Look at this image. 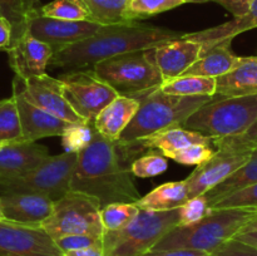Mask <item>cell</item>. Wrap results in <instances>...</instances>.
Segmentation results:
<instances>
[{"mask_svg":"<svg viewBox=\"0 0 257 256\" xmlns=\"http://www.w3.org/2000/svg\"><path fill=\"white\" fill-rule=\"evenodd\" d=\"M145 151L140 141L113 142L95 130L92 142L78 152L70 191L92 196L98 200L100 208L117 202L136 203L142 196L136 186L131 165Z\"/></svg>","mask_w":257,"mask_h":256,"instance_id":"1","label":"cell"},{"mask_svg":"<svg viewBox=\"0 0 257 256\" xmlns=\"http://www.w3.org/2000/svg\"><path fill=\"white\" fill-rule=\"evenodd\" d=\"M183 35L185 33L182 32L137 22L108 25L93 37L54 50L49 65L67 72L90 69L108 58L153 49L171 40L180 39Z\"/></svg>","mask_w":257,"mask_h":256,"instance_id":"2","label":"cell"},{"mask_svg":"<svg viewBox=\"0 0 257 256\" xmlns=\"http://www.w3.org/2000/svg\"><path fill=\"white\" fill-rule=\"evenodd\" d=\"M130 97L136 98L140 107L120 135V143L137 142L167 128L182 127L190 115L211 102L215 95H171L156 87Z\"/></svg>","mask_w":257,"mask_h":256,"instance_id":"3","label":"cell"},{"mask_svg":"<svg viewBox=\"0 0 257 256\" xmlns=\"http://www.w3.org/2000/svg\"><path fill=\"white\" fill-rule=\"evenodd\" d=\"M257 216V208H210L207 215L187 226H176L168 231L150 251L188 248L211 252L231 240Z\"/></svg>","mask_w":257,"mask_h":256,"instance_id":"4","label":"cell"},{"mask_svg":"<svg viewBox=\"0 0 257 256\" xmlns=\"http://www.w3.org/2000/svg\"><path fill=\"white\" fill-rule=\"evenodd\" d=\"M257 93L241 97H218L196 110L183 122L186 130L213 138L247 136L257 140Z\"/></svg>","mask_w":257,"mask_h":256,"instance_id":"5","label":"cell"},{"mask_svg":"<svg viewBox=\"0 0 257 256\" xmlns=\"http://www.w3.org/2000/svg\"><path fill=\"white\" fill-rule=\"evenodd\" d=\"M180 223V208L140 212L122 228L104 231L103 256H140Z\"/></svg>","mask_w":257,"mask_h":256,"instance_id":"6","label":"cell"},{"mask_svg":"<svg viewBox=\"0 0 257 256\" xmlns=\"http://www.w3.org/2000/svg\"><path fill=\"white\" fill-rule=\"evenodd\" d=\"M216 150L212 157L197 166L186 178L188 198L206 193L240 170L255 151L257 140L247 136L213 138Z\"/></svg>","mask_w":257,"mask_h":256,"instance_id":"7","label":"cell"},{"mask_svg":"<svg viewBox=\"0 0 257 256\" xmlns=\"http://www.w3.org/2000/svg\"><path fill=\"white\" fill-rule=\"evenodd\" d=\"M93 72L119 95H133L161 87L163 79L152 57V49L108 58L93 65Z\"/></svg>","mask_w":257,"mask_h":256,"instance_id":"8","label":"cell"},{"mask_svg":"<svg viewBox=\"0 0 257 256\" xmlns=\"http://www.w3.org/2000/svg\"><path fill=\"white\" fill-rule=\"evenodd\" d=\"M77 160L78 153L63 152L50 156L43 165L24 175L0 178V196L33 193L58 201L70 190V180Z\"/></svg>","mask_w":257,"mask_h":256,"instance_id":"9","label":"cell"},{"mask_svg":"<svg viewBox=\"0 0 257 256\" xmlns=\"http://www.w3.org/2000/svg\"><path fill=\"white\" fill-rule=\"evenodd\" d=\"M99 210L100 205L94 197L69 190L62 198L54 201L52 215L42 223V227L53 240L68 235L103 237L104 227Z\"/></svg>","mask_w":257,"mask_h":256,"instance_id":"10","label":"cell"},{"mask_svg":"<svg viewBox=\"0 0 257 256\" xmlns=\"http://www.w3.org/2000/svg\"><path fill=\"white\" fill-rule=\"evenodd\" d=\"M63 84L65 99L84 122H94L100 110L107 107L118 93L95 75L93 69L73 70L58 75Z\"/></svg>","mask_w":257,"mask_h":256,"instance_id":"11","label":"cell"},{"mask_svg":"<svg viewBox=\"0 0 257 256\" xmlns=\"http://www.w3.org/2000/svg\"><path fill=\"white\" fill-rule=\"evenodd\" d=\"M0 256H63L42 226L0 221Z\"/></svg>","mask_w":257,"mask_h":256,"instance_id":"12","label":"cell"},{"mask_svg":"<svg viewBox=\"0 0 257 256\" xmlns=\"http://www.w3.org/2000/svg\"><path fill=\"white\" fill-rule=\"evenodd\" d=\"M13 87L17 88L28 102L60 119L69 123H87L73 110L65 99L63 84L58 78L44 74L22 80L15 77L13 79Z\"/></svg>","mask_w":257,"mask_h":256,"instance_id":"13","label":"cell"},{"mask_svg":"<svg viewBox=\"0 0 257 256\" xmlns=\"http://www.w3.org/2000/svg\"><path fill=\"white\" fill-rule=\"evenodd\" d=\"M105 25L93 22H72L42 15L40 9L28 19L27 32L35 39L47 43L54 50L82 42L104 29Z\"/></svg>","mask_w":257,"mask_h":256,"instance_id":"14","label":"cell"},{"mask_svg":"<svg viewBox=\"0 0 257 256\" xmlns=\"http://www.w3.org/2000/svg\"><path fill=\"white\" fill-rule=\"evenodd\" d=\"M7 53L9 65L15 73V77L27 80L47 74V68L54 49L25 32L22 37L13 40Z\"/></svg>","mask_w":257,"mask_h":256,"instance_id":"15","label":"cell"},{"mask_svg":"<svg viewBox=\"0 0 257 256\" xmlns=\"http://www.w3.org/2000/svg\"><path fill=\"white\" fill-rule=\"evenodd\" d=\"M201 54L202 44L183 37L152 49L153 60L162 75L163 82L182 75L200 59Z\"/></svg>","mask_w":257,"mask_h":256,"instance_id":"16","label":"cell"},{"mask_svg":"<svg viewBox=\"0 0 257 256\" xmlns=\"http://www.w3.org/2000/svg\"><path fill=\"white\" fill-rule=\"evenodd\" d=\"M13 95L19 110L23 141L25 142H37L40 138L62 136L63 132L69 127V122L60 119L28 102L22 93L14 87H13Z\"/></svg>","mask_w":257,"mask_h":256,"instance_id":"17","label":"cell"},{"mask_svg":"<svg viewBox=\"0 0 257 256\" xmlns=\"http://www.w3.org/2000/svg\"><path fill=\"white\" fill-rule=\"evenodd\" d=\"M5 220L22 225L42 226L52 215L54 201L44 195L12 193L0 196Z\"/></svg>","mask_w":257,"mask_h":256,"instance_id":"18","label":"cell"},{"mask_svg":"<svg viewBox=\"0 0 257 256\" xmlns=\"http://www.w3.org/2000/svg\"><path fill=\"white\" fill-rule=\"evenodd\" d=\"M49 157L48 148L37 142L8 143L0 150V178L24 175L39 167Z\"/></svg>","mask_w":257,"mask_h":256,"instance_id":"19","label":"cell"},{"mask_svg":"<svg viewBox=\"0 0 257 256\" xmlns=\"http://www.w3.org/2000/svg\"><path fill=\"white\" fill-rule=\"evenodd\" d=\"M138 107L140 103L136 98L118 95L94 118V128L102 137L115 142L135 117Z\"/></svg>","mask_w":257,"mask_h":256,"instance_id":"20","label":"cell"},{"mask_svg":"<svg viewBox=\"0 0 257 256\" xmlns=\"http://www.w3.org/2000/svg\"><path fill=\"white\" fill-rule=\"evenodd\" d=\"M255 28H257V0H252L246 14L238 18H233L230 22H226L217 27L208 28V29L200 30V32L185 33L183 38L201 43L202 53H205L210 48L226 42V40L232 42L236 35L255 29Z\"/></svg>","mask_w":257,"mask_h":256,"instance_id":"21","label":"cell"},{"mask_svg":"<svg viewBox=\"0 0 257 256\" xmlns=\"http://www.w3.org/2000/svg\"><path fill=\"white\" fill-rule=\"evenodd\" d=\"M257 93V55L243 57L240 64L216 78L218 97H241Z\"/></svg>","mask_w":257,"mask_h":256,"instance_id":"22","label":"cell"},{"mask_svg":"<svg viewBox=\"0 0 257 256\" xmlns=\"http://www.w3.org/2000/svg\"><path fill=\"white\" fill-rule=\"evenodd\" d=\"M242 58L231 50V40H226L202 53L200 59L193 63L183 74L218 78L237 67Z\"/></svg>","mask_w":257,"mask_h":256,"instance_id":"23","label":"cell"},{"mask_svg":"<svg viewBox=\"0 0 257 256\" xmlns=\"http://www.w3.org/2000/svg\"><path fill=\"white\" fill-rule=\"evenodd\" d=\"M146 150H157L163 156L175 151L182 150L191 145H212V140L196 131L183 127H173L163 130L140 141Z\"/></svg>","mask_w":257,"mask_h":256,"instance_id":"24","label":"cell"},{"mask_svg":"<svg viewBox=\"0 0 257 256\" xmlns=\"http://www.w3.org/2000/svg\"><path fill=\"white\" fill-rule=\"evenodd\" d=\"M187 200V183L183 180L160 185L146 196H142L135 205L140 210L170 211L180 208Z\"/></svg>","mask_w":257,"mask_h":256,"instance_id":"25","label":"cell"},{"mask_svg":"<svg viewBox=\"0 0 257 256\" xmlns=\"http://www.w3.org/2000/svg\"><path fill=\"white\" fill-rule=\"evenodd\" d=\"M253 183H257V145L250 160L240 170L236 171L230 177H227L203 195L207 198L208 207H210V205L227 196L228 193L246 187V186L253 185Z\"/></svg>","mask_w":257,"mask_h":256,"instance_id":"26","label":"cell"},{"mask_svg":"<svg viewBox=\"0 0 257 256\" xmlns=\"http://www.w3.org/2000/svg\"><path fill=\"white\" fill-rule=\"evenodd\" d=\"M89 13L90 22L100 25H122L132 23L128 19L131 0H82Z\"/></svg>","mask_w":257,"mask_h":256,"instance_id":"27","label":"cell"},{"mask_svg":"<svg viewBox=\"0 0 257 256\" xmlns=\"http://www.w3.org/2000/svg\"><path fill=\"white\" fill-rule=\"evenodd\" d=\"M162 92L171 95H215L216 78L201 77V75L183 74L173 79L166 80L161 84Z\"/></svg>","mask_w":257,"mask_h":256,"instance_id":"28","label":"cell"},{"mask_svg":"<svg viewBox=\"0 0 257 256\" xmlns=\"http://www.w3.org/2000/svg\"><path fill=\"white\" fill-rule=\"evenodd\" d=\"M39 9L33 7L30 0H0V18H5L12 24V42L27 32L28 19Z\"/></svg>","mask_w":257,"mask_h":256,"instance_id":"29","label":"cell"},{"mask_svg":"<svg viewBox=\"0 0 257 256\" xmlns=\"http://www.w3.org/2000/svg\"><path fill=\"white\" fill-rule=\"evenodd\" d=\"M0 141L7 143L23 141L19 110L13 94L0 100Z\"/></svg>","mask_w":257,"mask_h":256,"instance_id":"30","label":"cell"},{"mask_svg":"<svg viewBox=\"0 0 257 256\" xmlns=\"http://www.w3.org/2000/svg\"><path fill=\"white\" fill-rule=\"evenodd\" d=\"M42 15L53 19L90 22L89 13L82 0H54L40 7Z\"/></svg>","mask_w":257,"mask_h":256,"instance_id":"31","label":"cell"},{"mask_svg":"<svg viewBox=\"0 0 257 256\" xmlns=\"http://www.w3.org/2000/svg\"><path fill=\"white\" fill-rule=\"evenodd\" d=\"M140 208L135 203H110L99 210L100 221L104 231H115L127 225L137 213Z\"/></svg>","mask_w":257,"mask_h":256,"instance_id":"32","label":"cell"},{"mask_svg":"<svg viewBox=\"0 0 257 256\" xmlns=\"http://www.w3.org/2000/svg\"><path fill=\"white\" fill-rule=\"evenodd\" d=\"M95 128L92 123H70L63 132L62 146L64 152L78 153L84 150L94 137Z\"/></svg>","mask_w":257,"mask_h":256,"instance_id":"33","label":"cell"},{"mask_svg":"<svg viewBox=\"0 0 257 256\" xmlns=\"http://www.w3.org/2000/svg\"><path fill=\"white\" fill-rule=\"evenodd\" d=\"M183 4V0H131L128 8V19L131 22H137L138 19H146Z\"/></svg>","mask_w":257,"mask_h":256,"instance_id":"34","label":"cell"},{"mask_svg":"<svg viewBox=\"0 0 257 256\" xmlns=\"http://www.w3.org/2000/svg\"><path fill=\"white\" fill-rule=\"evenodd\" d=\"M168 168L167 158L160 152L151 150L140 155L131 165V170L135 177L151 178L161 175Z\"/></svg>","mask_w":257,"mask_h":256,"instance_id":"35","label":"cell"},{"mask_svg":"<svg viewBox=\"0 0 257 256\" xmlns=\"http://www.w3.org/2000/svg\"><path fill=\"white\" fill-rule=\"evenodd\" d=\"M251 207L257 208V183L246 186L237 191L228 193L225 197L210 205V208H233Z\"/></svg>","mask_w":257,"mask_h":256,"instance_id":"36","label":"cell"},{"mask_svg":"<svg viewBox=\"0 0 257 256\" xmlns=\"http://www.w3.org/2000/svg\"><path fill=\"white\" fill-rule=\"evenodd\" d=\"M215 153V146L213 145H191L182 150L175 151L168 153L166 158L176 161L181 165H195L198 166L212 157Z\"/></svg>","mask_w":257,"mask_h":256,"instance_id":"37","label":"cell"},{"mask_svg":"<svg viewBox=\"0 0 257 256\" xmlns=\"http://www.w3.org/2000/svg\"><path fill=\"white\" fill-rule=\"evenodd\" d=\"M210 211L208 201L205 195L196 196L188 198L180 207V223L178 226H187L197 222L201 218L205 217Z\"/></svg>","mask_w":257,"mask_h":256,"instance_id":"38","label":"cell"},{"mask_svg":"<svg viewBox=\"0 0 257 256\" xmlns=\"http://www.w3.org/2000/svg\"><path fill=\"white\" fill-rule=\"evenodd\" d=\"M63 253L88 247H103V237L94 235H68L54 240Z\"/></svg>","mask_w":257,"mask_h":256,"instance_id":"39","label":"cell"},{"mask_svg":"<svg viewBox=\"0 0 257 256\" xmlns=\"http://www.w3.org/2000/svg\"><path fill=\"white\" fill-rule=\"evenodd\" d=\"M207 256H257V248L233 237L208 252Z\"/></svg>","mask_w":257,"mask_h":256,"instance_id":"40","label":"cell"},{"mask_svg":"<svg viewBox=\"0 0 257 256\" xmlns=\"http://www.w3.org/2000/svg\"><path fill=\"white\" fill-rule=\"evenodd\" d=\"M210 2L217 3L226 10H228L233 15V18H238L247 13L252 0H210Z\"/></svg>","mask_w":257,"mask_h":256,"instance_id":"41","label":"cell"},{"mask_svg":"<svg viewBox=\"0 0 257 256\" xmlns=\"http://www.w3.org/2000/svg\"><path fill=\"white\" fill-rule=\"evenodd\" d=\"M140 256H207V252L198 250H188V248H180V250H167V251H147Z\"/></svg>","mask_w":257,"mask_h":256,"instance_id":"42","label":"cell"},{"mask_svg":"<svg viewBox=\"0 0 257 256\" xmlns=\"http://www.w3.org/2000/svg\"><path fill=\"white\" fill-rule=\"evenodd\" d=\"M12 24L5 18H0V50L7 52V49L12 44Z\"/></svg>","mask_w":257,"mask_h":256,"instance_id":"43","label":"cell"},{"mask_svg":"<svg viewBox=\"0 0 257 256\" xmlns=\"http://www.w3.org/2000/svg\"><path fill=\"white\" fill-rule=\"evenodd\" d=\"M63 256H103V247H88L82 250L68 251Z\"/></svg>","mask_w":257,"mask_h":256,"instance_id":"44","label":"cell"},{"mask_svg":"<svg viewBox=\"0 0 257 256\" xmlns=\"http://www.w3.org/2000/svg\"><path fill=\"white\" fill-rule=\"evenodd\" d=\"M235 238L242 241V242L248 243L257 248V231H251V232H242L235 236Z\"/></svg>","mask_w":257,"mask_h":256,"instance_id":"45","label":"cell"},{"mask_svg":"<svg viewBox=\"0 0 257 256\" xmlns=\"http://www.w3.org/2000/svg\"><path fill=\"white\" fill-rule=\"evenodd\" d=\"M251 231H257V216L253 220H251L250 222L247 223V225L245 226V227L242 228V231H241L240 233L242 232H251Z\"/></svg>","mask_w":257,"mask_h":256,"instance_id":"46","label":"cell"},{"mask_svg":"<svg viewBox=\"0 0 257 256\" xmlns=\"http://www.w3.org/2000/svg\"><path fill=\"white\" fill-rule=\"evenodd\" d=\"M0 221H7V220H5L4 212H3V207H2V201H0Z\"/></svg>","mask_w":257,"mask_h":256,"instance_id":"47","label":"cell"},{"mask_svg":"<svg viewBox=\"0 0 257 256\" xmlns=\"http://www.w3.org/2000/svg\"><path fill=\"white\" fill-rule=\"evenodd\" d=\"M185 3H206L210 2V0H183Z\"/></svg>","mask_w":257,"mask_h":256,"instance_id":"48","label":"cell"},{"mask_svg":"<svg viewBox=\"0 0 257 256\" xmlns=\"http://www.w3.org/2000/svg\"><path fill=\"white\" fill-rule=\"evenodd\" d=\"M30 3H32L33 7H35V8H40V7H39L40 0H30Z\"/></svg>","mask_w":257,"mask_h":256,"instance_id":"49","label":"cell"},{"mask_svg":"<svg viewBox=\"0 0 257 256\" xmlns=\"http://www.w3.org/2000/svg\"><path fill=\"white\" fill-rule=\"evenodd\" d=\"M5 145H8V143L7 142H2V141H0V150H2V148L4 147Z\"/></svg>","mask_w":257,"mask_h":256,"instance_id":"50","label":"cell"}]
</instances>
